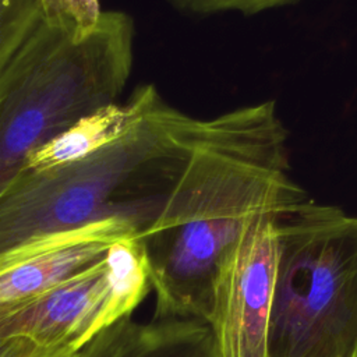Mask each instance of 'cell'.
<instances>
[{
  "label": "cell",
  "mask_w": 357,
  "mask_h": 357,
  "mask_svg": "<svg viewBox=\"0 0 357 357\" xmlns=\"http://www.w3.org/2000/svg\"><path fill=\"white\" fill-rule=\"evenodd\" d=\"M307 198L282 146L264 141L191 146L139 234L155 293L153 319L206 322L227 251L254 220L283 215Z\"/></svg>",
  "instance_id": "cell-1"
},
{
  "label": "cell",
  "mask_w": 357,
  "mask_h": 357,
  "mask_svg": "<svg viewBox=\"0 0 357 357\" xmlns=\"http://www.w3.org/2000/svg\"><path fill=\"white\" fill-rule=\"evenodd\" d=\"M134 35L124 11H103L81 40L42 18L0 73V191L33 149L117 102L132 68Z\"/></svg>",
  "instance_id": "cell-2"
},
{
  "label": "cell",
  "mask_w": 357,
  "mask_h": 357,
  "mask_svg": "<svg viewBox=\"0 0 357 357\" xmlns=\"http://www.w3.org/2000/svg\"><path fill=\"white\" fill-rule=\"evenodd\" d=\"M181 114L159 93L145 117L113 145L70 165L20 170L0 191V257L35 238L109 216L137 219L145 229L165 191L128 197V185L158 163L185 155Z\"/></svg>",
  "instance_id": "cell-3"
},
{
  "label": "cell",
  "mask_w": 357,
  "mask_h": 357,
  "mask_svg": "<svg viewBox=\"0 0 357 357\" xmlns=\"http://www.w3.org/2000/svg\"><path fill=\"white\" fill-rule=\"evenodd\" d=\"M357 216L311 198L278 219V272L265 357H353Z\"/></svg>",
  "instance_id": "cell-4"
},
{
  "label": "cell",
  "mask_w": 357,
  "mask_h": 357,
  "mask_svg": "<svg viewBox=\"0 0 357 357\" xmlns=\"http://www.w3.org/2000/svg\"><path fill=\"white\" fill-rule=\"evenodd\" d=\"M151 290L139 236L112 244L95 265L36 296L0 305V342L31 337L82 350L130 317Z\"/></svg>",
  "instance_id": "cell-5"
},
{
  "label": "cell",
  "mask_w": 357,
  "mask_h": 357,
  "mask_svg": "<svg viewBox=\"0 0 357 357\" xmlns=\"http://www.w3.org/2000/svg\"><path fill=\"white\" fill-rule=\"evenodd\" d=\"M280 216L254 220L219 262L206 321L215 357H265Z\"/></svg>",
  "instance_id": "cell-6"
},
{
  "label": "cell",
  "mask_w": 357,
  "mask_h": 357,
  "mask_svg": "<svg viewBox=\"0 0 357 357\" xmlns=\"http://www.w3.org/2000/svg\"><path fill=\"white\" fill-rule=\"evenodd\" d=\"M128 216H109L47 234L0 257V305L43 293L100 261L116 241L139 236Z\"/></svg>",
  "instance_id": "cell-7"
},
{
  "label": "cell",
  "mask_w": 357,
  "mask_h": 357,
  "mask_svg": "<svg viewBox=\"0 0 357 357\" xmlns=\"http://www.w3.org/2000/svg\"><path fill=\"white\" fill-rule=\"evenodd\" d=\"M159 95L153 85L137 88L126 103L100 106L33 149L21 170H46L86 159L126 137Z\"/></svg>",
  "instance_id": "cell-8"
},
{
  "label": "cell",
  "mask_w": 357,
  "mask_h": 357,
  "mask_svg": "<svg viewBox=\"0 0 357 357\" xmlns=\"http://www.w3.org/2000/svg\"><path fill=\"white\" fill-rule=\"evenodd\" d=\"M82 357H215L209 325L197 318L139 322L126 317L99 333Z\"/></svg>",
  "instance_id": "cell-9"
},
{
  "label": "cell",
  "mask_w": 357,
  "mask_h": 357,
  "mask_svg": "<svg viewBox=\"0 0 357 357\" xmlns=\"http://www.w3.org/2000/svg\"><path fill=\"white\" fill-rule=\"evenodd\" d=\"M42 18L38 0H0V73Z\"/></svg>",
  "instance_id": "cell-10"
},
{
  "label": "cell",
  "mask_w": 357,
  "mask_h": 357,
  "mask_svg": "<svg viewBox=\"0 0 357 357\" xmlns=\"http://www.w3.org/2000/svg\"><path fill=\"white\" fill-rule=\"evenodd\" d=\"M45 20L63 26L75 40L86 38L102 15L99 0H38Z\"/></svg>",
  "instance_id": "cell-11"
},
{
  "label": "cell",
  "mask_w": 357,
  "mask_h": 357,
  "mask_svg": "<svg viewBox=\"0 0 357 357\" xmlns=\"http://www.w3.org/2000/svg\"><path fill=\"white\" fill-rule=\"evenodd\" d=\"M298 0H170L181 11L209 15L219 13H238L252 15L276 7L294 4Z\"/></svg>",
  "instance_id": "cell-12"
},
{
  "label": "cell",
  "mask_w": 357,
  "mask_h": 357,
  "mask_svg": "<svg viewBox=\"0 0 357 357\" xmlns=\"http://www.w3.org/2000/svg\"><path fill=\"white\" fill-rule=\"evenodd\" d=\"M82 350L47 346L31 337H10L0 342V357H82Z\"/></svg>",
  "instance_id": "cell-13"
},
{
  "label": "cell",
  "mask_w": 357,
  "mask_h": 357,
  "mask_svg": "<svg viewBox=\"0 0 357 357\" xmlns=\"http://www.w3.org/2000/svg\"><path fill=\"white\" fill-rule=\"evenodd\" d=\"M353 357H357V346H356V350H354V354H353Z\"/></svg>",
  "instance_id": "cell-14"
}]
</instances>
